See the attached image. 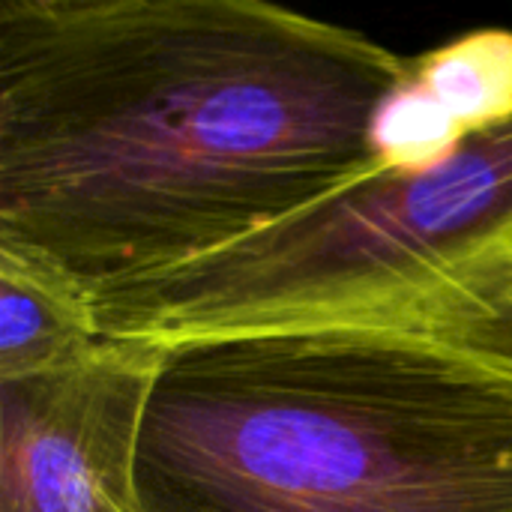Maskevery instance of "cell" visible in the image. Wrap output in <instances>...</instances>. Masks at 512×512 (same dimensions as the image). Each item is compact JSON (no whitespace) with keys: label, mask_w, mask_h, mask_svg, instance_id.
<instances>
[{"label":"cell","mask_w":512,"mask_h":512,"mask_svg":"<svg viewBox=\"0 0 512 512\" xmlns=\"http://www.w3.org/2000/svg\"><path fill=\"white\" fill-rule=\"evenodd\" d=\"M408 57L264 0H3L0 246L90 294L372 174Z\"/></svg>","instance_id":"obj_1"},{"label":"cell","mask_w":512,"mask_h":512,"mask_svg":"<svg viewBox=\"0 0 512 512\" xmlns=\"http://www.w3.org/2000/svg\"><path fill=\"white\" fill-rule=\"evenodd\" d=\"M138 512H512V372L354 330L171 345Z\"/></svg>","instance_id":"obj_2"},{"label":"cell","mask_w":512,"mask_h":512,"mask_svg":"<svg viewBox=\"0 0 512 512\" xmlns=\"http://www.w3.org/2000/svg\"><path fill=\"white\" fill-rule=\"evenodd\" d=\"M105 339L354 330L512 372V120L417 174H372L228 249L93 291Z\"/></svg>","instance_id":"obj_3"},{"label":"cell","mask_w":512,"mask_h":512,"mask_svg":"<svg viewBox=\"0 0 512 512\" xmlns=\"http://www.w3.org/2000/svg\"><path fill=\"white\" fill-rule=\"evenodd\" d=\"M165 345L105 339L0 381V512H138L141 429Z\"/></svg>","instance_id":"obj_4"},{"label":"cell","mask_w":512,"mask_h":512,"mask_svg":"<svg viewBox=\"0 0 512 512\" xmlns=\"http://www.w3.org/2000/svg\"><path fill=\"white\" fill-rule=\"evenodd\" d=\"M512 120V30L462 33L420 57L372 117L381 174H417L456 156L471 138Z\"/></svg>","instance_id":"obj_5"},{"label":"cell","mask_w":512,"mask_h":512,"mask_svg":"<svg viewBox=\"0 0 512 512\" xmlns=\"http://www.w3.org/2000/svg\"><path fill=\"white\" fill-rule=\"evenodd\" d=\"M99 342L93 294L81 282L0 246V381L57 369Z\"/></svg>","instance_id":"obj_6"}]
</instances>
